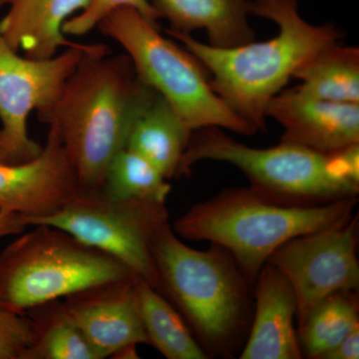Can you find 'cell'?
<instances>
[{
    "label": "cell",
    "mask_w": 359,
    "mask_h": 359,
    "mask_svg": "<svg viewBox=\"0 0 359 359\" xmlns=\"http://www.w3.org/2000/svg\"><path fill=\"white\" fill-rule=\"evenodd\" d=\"M25 217L16 212L0 210V238L20 235L27 228Z\"/></svg>",
    "instance_id": "484cf974"
},
{
    "label": "cell",
    "mask_w": 359,
    "mask_h": 359,
    "mask_svg": "<svg viewBox=\"0 0 359 359\" xmlns=\"http://www.w3.org/2000/svg\"><path fill=\"white\" fill-rule=\"evenodd\" d=\"M157 92L126 53L90 44L58 102L39 121L56 130L81 190H100L110 163L127 147L135 122Z\"/></svg>",
    "instance_id": "6da1fadb"
},
{
    "label": "cell",
    "mask_w": 359,
    "mask_h": 359,
    "mask_svg": "<svg viewBox=\"0 0 359 359\" xmlns=\"http://www.w3.org/2000/svg\"><path fill=\"white\" fill-rule=\"evenodd\" d=\"M79 191L76 172L52 127L36 159L0 163V210L22 215L26 223L57 211Z\"/></svg>",
    "instance_id": "8fae6325"
},
{
    "label": "cell",
    "mask_w": 359,
    "mask_h": 359,
    "mask_svg": "<svg viewBox=\"0 0 359 359\" xmlns=\"http://www.w3.org/2000/svg\"><path fill=\"white\" fill-rule=\"evenodd\" d=\"M152 254L161 294L178 309L209 358H235L249 334L254 304L233 256L216 244L205 250L189 247L170 223L156 233Z\"/></svg>",
    "instance_id": "3957f363"
},
{
    "label": "cell",
    "mask_w": 359,
    "mask_h": 359,
    "mask_svg": "<svg viewBox=\"0 0 359 359\" xmlns=\"http://www.w3.org/2000/svg\"><path fill=\"white\" fill-rule=\"evenodd\" d=\"M358 197L325 205H283L252 188L226 189L194 205L174 222L178 237L221 245L250 285L280 245L292 238L342 223L353 216Z\"/></svg>",
    "instance_id": "277c9868"
},
{
    "label": "cell",
    "mask_w": 359,
    "mask_h": 359,
    "mask_svg": "<svg viewBox=\"0 0 359 359\" xmlns=\"http://www.w3.org/2000/svg\"><path fill=\"white\" fill-rule=\"evenodd\" d=\"M359 325L349 332L341 341L328 351L323 359H358Z\"/></svg>",
    "instance_id": "d4e9b609"
},
{
    "label": "cell",
    "mask_w": 359,
    "mask_h": 359,
    "mask_svg": "<svg viewBox=\"0 0 359 359\" xmlns=\"http://www.w3.org/2000/svg\"><path fill=\"white\" fill-rule=\"evenodd\" d=\"M136 290L149 344L168 359L209 358L166 297L140 278H137Z\"/></svg>",
    "instance_id": "d6986e66"
},
{
    "label": "cell",
    "mask_w": 359,
    "mask_h": 359,
    "mask_svg": "<svg viewBox=\"0 0 359 359\" xmlns=\"http://www.w3.org/2000/svg\"><path fill=\"white\" fill-rule=\"evenodd\" d=\"M358 216L292 238L268 263L290 283L297 297V325L328 295L358 292Z\"/></svg>",
    "instance_id": "30bf717a"
},
{
    "label": "cell",
    "mask_w": 359,
    "mask_h": 359,
    "mask_svg": "<svg viewBox=\"0 0 359 359\" xmlns=\"http://www.w3.org/2000/svg\"><path fill=\"white\" fill-rule=\"evenodd\" d=\"M171 32L191 34L205 29L209 43L231 48L254 41L250 25V0H149Z\"/></svg>",
    "instance_id": "2e32d148"
},
{
    "label": "cell",
    "mask_w": 359,
    "mask_h": 359,
    "mask_svg": "<svg viewBox=\"0 0 359 359\" xmlns=\"http://www.w3.org/2000/svg\"><path fill=\"white\" fill-rule=\"evenodd\" d=\"M97 27L121 45L141 79L171 104L191 131L218 127L245 136L257 133L254 125L215 93L202 63L185 47L163 36L158 25L136 9H116Z\"/></svg>",
    "instance_id": "8992f818"
},
{
    "label": "cell",
    "mask_w": 359,
    "mask_h": 359,
    "mask_svg": "<svg viewBox=\"0 0 359 359\" xmlns=\"http://www.w3.org/2000/svg\"><path fill=\"white\" fill-rule=\"evenodd\" d=\"M121 7L136 9L154 25H158L160 20L159 14L149 0H89L88 6L83 11L66 21L62 28L63 33L74 36L87 34L97 27L108 14Z\"/></svg>",
    "instance_id": "603a6c76"
},
{
    "label": "cell",
    "mask_w": 359,
    "mask_h": 359,
    "mask_svg": "<svg viewBox=\"0 0 359 359\" xmlns=\"http://www.w3.org/2000/svg\"><path fill=\"white\" fill-rule=\"evenodd\" d=\"M191 135L177 111L157 92L135 122L126 148L145 158L167 180L177 179Z\"/></svg>",
    "instance_id": "e0dca14e"
},
{
    "label": "cell",
    "mask_w": 359,
    "mask_h": 359,
    "mask_svg": "<svg viewBox=\"0 0 359 359\" xmlns=\"http://www.w3.org/2000/svg\"><path fill=\"white\" fill-rule=\"evenodd\" d=\"M34 339L33 320L0 302V359H26Z\"/></svg>",
    "instance_id": "cb8c5ba5"
},
{
    "label": "cell",
    "mask_w": 359,
    "mask_h": 359,
    "mask_svg": "<svg viewBox=\"0 0 359 359\" xmlns=\"http://www.w3.org/2000/svg\"><path fill=\"white\" fill-rule=\"evenodd\" d=\"M250 14L273 21L276 36L231 48L203 43L191 34H167L183 44L208 70L215 93L238 117L259 130L266 128V109L294 77L295 71L342 33L332 23L313 25L302 18L299 0H250Z\"/></svg>",
    "instance_id": "7a4b0ae2"
},
{
    "label": "cell",
    "mask_w": 359,
    "mask_h": 359,
    "mask_svg": "<svg viewBox=\"0 0 359 359\" xmlns=\"http://www.w3.org/2000/svg\"><path fill=\"white\" fill-rule=\"evenodd\" d=\"M218 161L238 168L252 190L283 205H318L358 197V184L347 180L332 153L283 143L261 149L245 145L218 127L191 135L177 179L190 173L201 161Z\"/></svg>",
    "instance_id": "5b68a950"
},
{
    "label": "cell",
    "mask_w": 359,
    "mask_h": 359,
    "mask_svg": "<svg viewBox=\"0 0 359 359\" xmlns=\"http://www.w3.org/2000/svg\"><path fill=\"white\" fill-rule=\"evenodd\" d=\"M111 358L118 359L139 358L138 351H137V346L136 344H131V346L123 347V348L116 351Z\"/></svg>",
    "instance_id": "4316f807"
},
{
    "label": "cell",
    "mask_w": 359,
    "mask_h": 359,
    "mask_svg": "<svg viewBox=\"0 0 359 359\" xmlns=\"http://www.w3.org/2000/svg\"><path fill=\"white\" fill-rule=\"evenodd\" d=\"M169 223L166 204L115 200L100 190H81L48 216L28 219L66 231L89 247L114 257L160 292L152 254L156 233Z\"/></svg>",
    "instance_id": "ba28073f"
},
{
    "label": "cell",
    "mask_w": 359,
    "mask_h": 359,
    "mask_svg": "<svg viewBox=\"0 0 359 359\" xmlns=\"http://www.w3.org/2000/svg\"><path fill=\"white\" fill-rule=\"evenodd\" d=\"M359 325L358 292L328 295L297 327L302 355L323 359Z\"/></svg>",
    "instance_id": "ffe728a7"
},
{
    "label": "cell",
    "mask_w": 359,
    "mask_h": 359,
    "mask_svg": "<svg viewBox=\"0 0 359 359\" xmlns=\"http://www.w3.org/2000/svg\"><path fill=\"white\" fill-rule=\"evenodd\" d=\"M252 323L241 359L304 358L297 323V302L290 283L266 263L255 283Z\"/></svg>",
    "instance_id": "5bb4252c"
},
{
    "label": "cell",
    "mask_w": 359,
    "mask_h": 359,
    "mask_svg": "<svg viewBox=\"0 0 359 359\" xmlns=\"http://www.w3.org/2000/svg\"><path fill=\"white\" fill-rule=\"evenodd\" d=\"M266 117L283 127L280 142L321 154L359 143V103L323 100L299 86L276 94L266 106Z\"/></svg>",
    "instance_id": "4fadbf2b"
},
{
    "label": "cell",
    "mask_w": 359,
    "mask_h": 359,
    "mask_svg": "<svg viewBox=\"0 0 359 359\" xmlns=\"http://www.w3.org/2000/svg\"><path fill=\"white\" fill-rule=\"evenodd\" d=\"M0 252V302L26 313L134 273L114 257L46 224Z\"/></svg>",
    "instance_id": "52a82bcc"
},
{
    "label": "cell",
    "mask_w": 359,
    "mask_h": 359,
    "mask_svg": "<svg viewBox=\"0 0 359 359\" xmlns=\"http://www.w3.org/2000/svg\"><path fill=\"white\" fill-rule=\"evenodd\" d=\"M76 43L49 59H32L13 50L0 32V163L25 164L43 146L28 133V118L39 119L58 102L67 80L89 48Z\"/></svg>",
    "instance_id": "9c48e42d"
},
{
    "label": "cell",
    "mask_w": 359,
    "mask_h": 359,
    "mask_svg": "<svg viewBox=\"0 0 359 359\" xmlns=\"http://www.w3.org/2000/svg\"><path fill=\"white\" fill-rule=\"evenodd\" d=\"M137 278L94 287L61 304L100 359L131 344H149L139 309Z\"/></svg>",
    "instance_id": "7c38bea8"
},
{
    "label": "cell",
    "mask_w": 359,
    "mask_h": 359,
    "mask_svg": "<svg viewBox=\"0 0 359 359\" xmlns=\"http://www.w3.org/2000/svg\"><path fill=\"white\" fill-rule=\"evenodd\" d=\"M33 320L35 339L26 359H100L61 304Z\"/></svg>",
    "instance_id": "7402d4cb"
},
{
    "label": "cell",
    "mask_w": 359,
    "mask_h": 359,
    "mask_svg": "<svg viewBox=\"0 0 359 359\" xmlns=\"http://www.w3.org/2000/svg\"><path fill=\"white\" fill-rule=\"evenodd\" d=\"M172 187L159 170L125 148L110 163L101 191L115 200L166 204Z\"/></svg>",
    "instance_id": "44dd1931"
},
{
    "label": "cell",
    "mask_w": 359,
    "mask_h": 359,
    "mask_svg": "<svg viewBox=\"0 0 359 359\" xmlns=\"http://www.w3.org/2000/svg\"><path fill=\"white\" fill-rule=\"evenodd\" d=\"M89 0H0L8 11L0 18V32L13 50L25 57L49 59L60 47L75 45L65 39L63 25L83 11Z\"/></svg>",
    "instance_id": "9a60e30c"
},
{
    "label": "cell",
    "mask_w": 359,
    "mask_h": 359,
    "mask_svg": "<svg viewBox=\"0 0 359 359\" xmlns=\"http://www.w3.org/2000/svg\"><path fill=\"white\" fill-rule=\"evenodd\" d=\"M297 85L309 95L341 103H359V49L327 45L309 59L294 74Z\"/></svg>",
    "instance_id": "ac0fdd59"
}]
</instances>
